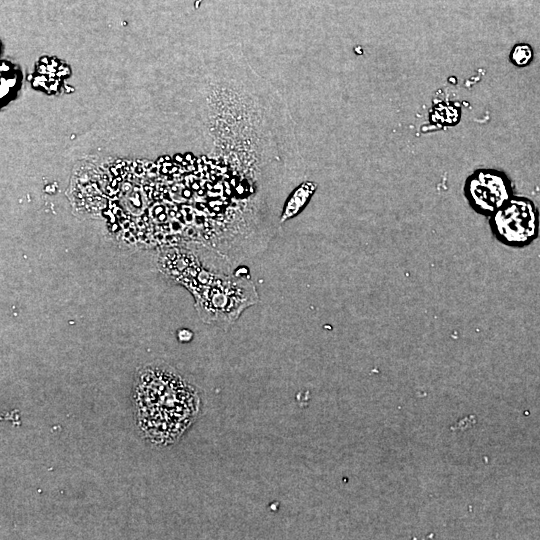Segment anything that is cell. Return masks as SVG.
I'll return each instance as SVG.
<instances>
[{"label":"cell","instance_id":"6da1fadb","mask_svg":"<svg viewBox=\"0 0 540 540\" xmlns=\"http://www.w3.org/2000/svg\"><path fill=\"white\" fill-rule=\"evenodd\" d=\"M209 288L195 295L203 321L228 328L240 314L256 304L259 297L249 278L241 276L212 277Z\"/></svg>","mask_w":540,"mask_h":540},{"label":"cell","instance_id":"277c9868","mask_svg":"<svg viewBox=\"0 0 540 540\" xmlns=\"http://www.w3.org/2000/svg\"><path fill=\"white\" fill-rule=\"evenodd\" d=\"M316 187V184L311 181H306L299 185L287 199L279 222L283 223L296 216L310 200Z\"/></svg>","mask_w":540,"mask_h":540},{"label":"cell","instance_id":"3957f363","mask_svg":"<svg viewBox=\"0 0 540 540\" xmlns=\"http://www.w3.org/2000/svg\"><path fill=\"white\" fill-rule=\"evenodd\" d=\"M464 193L475 211L492 215L511 199V183L503 172L478 169L467 178Z\"/></svg>","mask_w":540,"mask_h":540},{"label":"cell","instance_id":"7a4b0ae2","mask_svg":"<svg viewBox=\"0 0 540 540\" xmlns=\"http://www.w3.org/2000/svg\"><path fill=\"white\" fill-rule=\"evenodd\" d=\"M490 224L495 236L502 243L522 247L537 236L539 216L531 200L515 197L492 214Z\"/></svg>","mask_w":540,"mask_h":540},{"label":"cell","instance_id":"5b68a950","mask_svg":"<svg viewBox=\"0 0 540 540\" xmlns=\"http://www.w3.org/2000/svg\"><path fill=\"white\" fill-rule=\"evenodd\" d=\"M534 57L532 47L527 43H518L513 46L509 54L510 62L519 68L528 66Z\"/></svg>","mask_w":540,"mask_h":540}]
</instances>
